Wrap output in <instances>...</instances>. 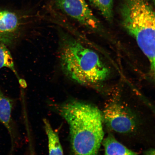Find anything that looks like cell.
Wrapping results in <instances>:
<instances>
[{
	"mask_svg": "<svg viewBox=\"0 0 155 155\" xmlns=\"http://www.w3.org/2000/svg\"><path fill=\"white\" fill-rule=\"evenodd\" d=\"M69 125L71 150L75 155H97L104 135L99 109L91 104L69 101L57 107Z\"/></svg>",
	"mask_w": 155,
	"mask_h": 155,
	"instance_id": "obj_1",
	"label": "cell"
},
{
	"mask_svg": "<svg viewBox=\"0 0 155 155\" xmlns=\"http://www.w3.org/2000/svg\"><path fill=\"white\" fill-rule=\"evenodd\" d=\"M61 61L67 76L84 86H98L106 80L110 73L97 53L71 38L63 42Z\"/></svg>",
	"mask_w": 155,
	"mask_h": 155,
	"instance_id": "obj_2",
	"label": "cell"
},
{
	"mask_svg": "<svg viewBox=\"0 0 155 155\" xmlns=\"http://www.w3.org/2000/svg\"><path fill=\"white\" fill-rule=\"evenodd\" d=\"M122 24L135 38L149 63L155 62V12L148 0H124Z\"/></svg>",
	"mask_w": 155,
	"mask_h": 155,
	"instance_id": "obj_3",
	"label": "cell"
},
{
	"mask_svg": "<svg viewBox=\"0 0 155 155\" xmlns=\"http://www.w3.org/2000/svg\"><path fill=\"white\" fill-rule=\"evenodd\" d=\"M102 115L103 121L107 125L117 133L131 132L136 125L134 118L130 112L117 102L107 104Z\"/></svg>",
	"mask_w": 155,
	"mask_h": 155,
	"instance_id": "obj_4",
	"label": "cell"
},
{
	"mask_svg": "<svg viewBox=\"0 0 155 155\" xmlns=\"http://www.w3.org/2000/svg\"><path fill=\"white\" fill-rule=\"evenodd\" d=\"M57 7L68 16L92 30L101 29L100 21L94 16L86 0H55Z\"/></svg>",
	"mask_w": 155,
	"mask_h": 155,
	"instance_id": "obj_5",
	"label": "cell"
},
{
	"mask_svg": "<svg viewBox=\"0 0 155 155\" xmlns=\"http://www.w3.org/2000/svg\"><path fill=\"white\" fill-rule=\"evenodd\" d=\"M19 19L14 12L0 10V43L9 45L12 43L18 32Z\"/></svg>",
	"mask_w": 155,
	"mask_h": 155,
	"instance_id": "obj_6",
	"label": "cell"
},
{
	"mask_svg": "<svg viewBox=\"0 0 155 155\" xmlns=\"http://www.w3.org/2000/svg\"><path fill=\"white\" fill-rule=\"evenodd\" d=\"M105 155H137L118 141L111 135H109L102 142Z\"/></svg>",
	"mask_w": 155,
	"mask_h": 155,
	"instance_id": "obj_7",
	"label": "cell"
},
{
	"mask_svg": "<svg viewBox=\"0 0 155 155\" xmlns=\"http://www.w3.org/2000/svg\"><path fill=\"white\" fill-rule=\"evenodd\" d=\"M43 121L48 137L49 155H64L62 147L58 134L53 130L48 120L45 119Z\"/></svg>",
	"mask_w": 155,
	"mask_h": 155,
	"instance_id": "obj_8",
	"label": "cell"
},
{
	"mask_svg": "<svg viewBox=\"0 0 155 155\" xmlns=\"http://www.w3.org/2000/svg\"><path fill=\"white\" fill-rule=\"evenodd\" d=\"M12 107V101L5 96L0 90V123L5 126L10 134L12 133L11 113Z\"/></svg>",
	"mask_w": 155,
	"mask_h": 155,
	"instance_id": "obj_9",
	"label": "cell"
},
{
	"mask_svg": "<svg viewBox=\"0 0 155 155\" xmlns=\"http://www.w3.org/2000/svg\"><path fill=\"white\" fill-rule=\"evenodd\" d=\"M106 20L111 21L113 18L114 0H89Z\"/></svg>",
	"mask_w": 155,
	"mask_h": 155,
	"instance_id": "obj_10",
	"label": "cell"
},
{
	"mask_svg": "<svg viewBox=\"0 0 155 155\" xmlns=\"http://www.w3.org/2000/svg\"><path fill=\"white\" fill-rule=\"evenodd\" d=\"M7 68L16 74L12 56L7 46L0 43V69Z\"/></svg>",
	"mask_w": 155,
	"mask_h": 155,
	"instance_id": "obj_11",
	"label": "cell"
},
{
	"mask_svg": "<svg viewBox=\"0 0 155 155\" xmlns=\"http://www.w3.org/2000/svg\"><path fill=\"white\" fill-rule=\"evenodd\" d=\"M145 155H155V150L154 149H151L146 151L145 153Z\"/></svg>",
	"mask_w": 155,
	"mask_h": 155,
	"instance_id": "obj_12",
	"label": "cell"
},
{
	"mask_svg": "<svg viewBox=\"0 0 155 155\" xmlns=\"http://www.w3.org/2000/svg\"><path fill=\"white\" fill-rule=\"evenodd\" d=\"M149 2H150L151 3H152L154 5L155 4V0H148Z\"/></svg>",
	"mask_w": 155,
	"mask_h": 155,
	"instance_id": "obj_13",
	"label": "cell"
}]
</instances>
